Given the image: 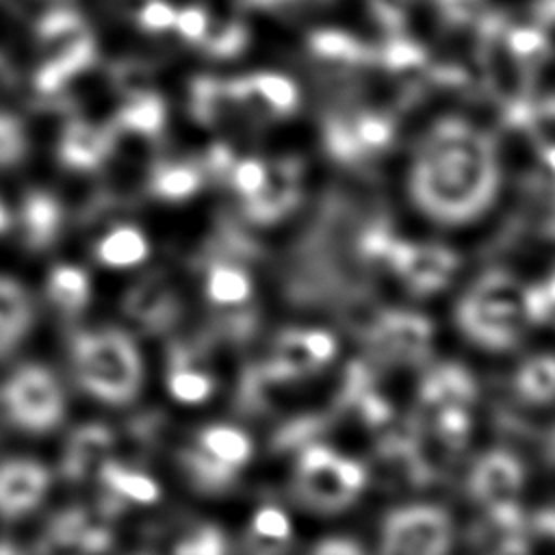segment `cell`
<instances>
[{
    "mask_svg": "<svg viewBox=\"0 0 555 555\" xmlns=\"http://www.w3.org/2000/svg\"><path fill=\"white\" fill-rule=\"evenodd\" d=\"M499 189L492 141L462 119L438 121L423 137L410 167L416 208L442 225L477 219Z\"/></svg>",
    "mask_w": 555,
    "mask_h": 555,
    "instance_id": "obj_1",
    "label": "cell"
},
{
    "mask_svg": "<svg viewBox=\"0 0 555 555\" xmlns=\"http://www.w3.org/2000/svg\"><path fill=\"white\" fill-rule=\"evenodd\" d=\"M455 321L460 332L477 347L509 349L529 323L527 288L505 271H488L457 301Z\"/></svg>",
    "mask_w": 555,
    "mask_h": 555,
    "instance_id": "obj_2",
    "label": "cell"
},
{
    "mask_svg": "<svg viewBox=\"0 0 555 555\" xmlns=\"http://www.w3.org/2000/svg\"><path fill=\"white\" fill-rule=\"evenodd\" d=\"M72 360L78 384L106 403H128L141 388V356L121 330L80 332L72 343Z\"/></svg>",
    "mask_w": 555,
    "mask_h": 555,
    "instance_id": "obj_3",
    "label": "cell"
},
{
    "mask_svg": "<svg viewBox=\"0 0 555 555\" xmlns=\"http://www.w3.org/2000/svg\"><path fill=\"white\" fill-rule=\"evenodd\" d=\"M366 473L360 462L336 451L310 444L297 464V488L301 499L321 512L347 507L364 488Z\"/></svg>",
    "mask_w": 555,
    "mask_h": 555,
    "instance_id": "obj_4",
    "label": "cell"
},
{
    "mask_svg": "<svg viewBox=\"0 0 555 555\" xmlns=\"http://www.w3.org/2000/svg\"><path fill=\"white\" fill-rule=\"evenodd\" d=\"M455 529L451 514L431 503L401 505L379 527V555H449Z\"/></svg>",
    "mask_w": 555,
    "mask_h": 555,
    "instance_id": "obj_5",
    "label": "cell"
},
{
    "mask_svg": "<svg viewBox=\"0 0 555 555\" xmlns=\"http://www.w3.org/2000/svg\"><path fill=\"white\" fill-rule=\"evenodd\" d=\"M0 397L9 418L33 434L54 429L65 412V399L56 377L39 364L17 369L2 386Z\"/></svg>",
    "mask_w": 555,
    "mask_h": 555,
    "instance_id": "obj_6",
    "label": "cell"
},
{
    "mask_svg": "<svg viewBox=\"0 0 555 555\" xmlns=\"http://www.w3.org/2000/svg\"><path fill=\"white\" fill-rule=\"evenodd\" d=\"M525 488V468L520 460L503 449L483 453L468 475L473 499L486 505L499 518L516 514V501Z\"/></svg>",
    "mask_w": 555,
    "mask_h": 555,
    "instance_id": "obj_7",
    "label": "cell"
},
{
    "mask_svg": "<svg viewBox=\"0 0 555 555\" xmlns=\"http://www.w3.org/2000/svg\"><path fill=\"white\" fill-rule=\"evenodd\" d=\"M369 340L379 360L414 364L429 353L431 323L423 314L392 310L375 321Z\"/></svg>",
    "mask_w": 555,
    "mask_h": 555,
    "instance_id": "obj_8",
    "label": "cell"
},
{
    "mask_svg": "<svg viewBox=\"0 0 555 555\" xmlns=\"http://www.w3.org/2000/svg\"><path fill=\"white\" fill-rule=\"evenodd\" d=\"M386 264L414 293H434L451 280L460 260L455 251L438 243L414 245L405 241H395Z\"/></svg>",
    "mask_w": 555,
    "mask_h": 555,
    "instance_id": "obj_9",
    "label": "cell"
},
{
    "mask_svg": "<svg viewBox=\"0 0 555 555\" xmlns=\"http://www.w3.org/2000/svg\"><path fill=\"white\" fill-rule=\"evenodd\" d=\"M336 353V340L325 330H286L278 343L267 375L293 379L319 371Z\"/></svg>",
    "mask_w": 555,
    "mask_h": 555,
    "instance_id": "obj_10",
    "label": "cell"
},
{
    "mask_svg": "<svg viewBox=\"0 0 555 555\" xmlns=\"http://www.w3.org/2000/svg\"><path fill=\"white\" fill-rule=\"evenodd\" d=\"M48 490V473L33 460L0 464V516L17 518L35 509Z\"/></svg>",
    "mask_w": 555,
    "mask_h": 555,
    "instance_id": "obj_11",
    "label": "cell"
},
{
    "mask_svg": "<svg viewBox=\"0 0 555 555\" xmlns=\"http://www.w3.org/2000/svg\"><path fill=\"white\" fill-rule=\"evenodd\" d=\"M126 312L145 330H160L171 323L178 306L171 291L158 278H152L130 291L126 299Z\"/></svg>",
    "mask_w": 555,
    "mask_h": 555,
    "instance_id": "obj_12",
    "label": "cell"
},
{
    "mask_svg": "<svg viewBox=\"0 0 555 555\" xmlns=\"http://www.w3.org/2000/svg\"><path fill=\"white\" fill-rule=\"evenodd\" d=\"M421 399L429 408L468 405L475 399V382L466 369L457 364H442L431 369L421 386Z\"/></svg>",
    "mask_w": 555,
    "mask_h": 555,
    "instance_id": "obj_13",
    "label": "cell"
},
{
    "mask_svg": "<svg viewBox=\"0 0 555 555\" xmlns=\"http://www.w3.org/2000/svg\"><path fill=\"white\" fill-rule=\"evenodd\" d=\"M113 447V436L106 427L100 425H87L76 429V434L69 440L63 466L65 475L69 479L85 477L91 468H102L106 462V455Z\"/></svg>",
    "mask_w": 555,
    "mask_h": 555,
    "instance_id": "obj_14",
    "label": "cell"
},
{
    "mask_svg": "<svg viewBox=\"0 0 555 555\" xmlns=\"http://www.w3.org/2000/svg\"><path fill=\"white\" fill-rule=\"evenodd\" d=\"M30 321L33 306L26 291L15 280L0 275V356L24 338Z\"/></svg>",
    "mask_w": 555,
    "mask_h": 555,
    "instance_id": "obj_15",
    "label": "cell"
},
{
    "mask_svg": "<svg viewBox=\"0 0 555 555\" xmlns=\"http://www.w3.org/2000/svg\"><path fill=\"white\" fill-rule=\"evenodd\" d=\"M516 392L533 405H548L555 401V356L535 353L527 358L516 371Z\"/></svg>",
    "mask_w": 555,
    "mask_h": 555,
    "instance_id": "obj_16",
    "label": "cell"
},
{
    "mask_svg": "<svg viewBox=\"0 0 555 555\" xmlns=\"http://www.w3.org/2000/svg\"><path fill=\"white\" fill-rule=\"evenodd\" d=\"M98 473L115 501H134L147 505L154 503L160 494L158 483L152 477L130 470L121 464H113L106 460Z\"/></svg>",
    "mask_w": 555,
    "mask_h": 555,
    "instance_id": "obj_17",
    "label": "cell"
},
{
    "mask_svg": "<svg viewBox=\"0 0 555 555\" xmlns=\"http://www.w3.org/2000/svg\"><path fill=\"white\" fill-rule=\"evenodd\" d=\"M288 540H291L288 516L273 505L260 507L251 520V533H249L251 555H284Z\"/></svg>",
    "mask_w": 555,
    "mask_h": 555,
    "instance_id": "obj_18",
    "label": "cell"
},
{
    "mask_svg": "<svg viewBox=\"0 0 555 555\" xmlns=\"http://www.w3.org/2000/svg\"><path fill=\"white\" fill-rule=\"evenodd\" d=\"M199 449L217 457L230 468L243 466L251 455V440L236 427L212 425L199 434Z\"/></svg>",
    "mask_w": 555,
    "mask_h": 555,
    "instance_id": "obj_19",
    "label": "cell"
},
{
    "mask_svg": "<svg viewBox=\"0 0 555 555\" xmlns=\"http://www.w3.org/2000/svg\"><path fill=\"white\" fill-rule=\"evenodd\" d=\"M48 295L61 310L80 312L91 297V284L82 269L61 264L48 278Z\"/></svg>",
    "mask_w": 555,
    "mask_h": 555,
    "instance_id": "obj_20",
    "label": "cell"
},
{
    "mask_svg": "<svg viewBox=\"0 0 555 555\" xmlns=\"http://www.w3.org/2000/svg\"><path fill=\"white\" fill-rule=\"evenodd\" d=\"M150 247L137 228H117L98 245V258L108 267H130L145 260Z\"/></svg>",
    "mask_w": 555,
    "mask_h": 555,
    "instance_id": "obj_21",
    "label": "cell"
},
{
    "mask_svg": "<svg viewBox=\"0 0 555 555\" xmlns=\"http://www.w3.org/2000/svg\"><path fill=\"white\" fill-rule=\"evenodd\" d=\"M208 297L215 304H241L249 297L251 282L243 269L230 262H215L208 271Z\"/></svg>",
    "mask_w": 555,
    "mask_h": 555,
    "instance_id": "obj_22",
    "label": "cell"
},
{
    "mask_svg": "<svg viewBox=\"0 0 555 555\" xmlns=\"http://www.w3.org/2000/svg\"><path fill=\"white\" fill-rule=\"evenodd\" d=\"M182 464H184V470L189 473V477L193 479V483L199 486L202 490H221L236 475L234 468L225 466L223 462H219L217 457H212L210 453H206L199 447L184 451Z\"/></svg>",
    "mask_w": 555,
    "mask_h": 555,
    "instance_id": "obj_23",
    "label": "cell"
},
{
    "mask_svg": "<svg viewBox=\"0 0 555 555\" xmlns=\"http://www.w3.org/2000/svg\"><path fill=\"white\" fill-rule=\"evenodd\" d=\"M169 390L178 401L199 403L210 397L212 379L206 373L195 371L189 364L176 360L169 373Z\"/></svg>",
    "mask_w": 555,
    "mask_h": 555,
    "instance_id": "obj_24",
    "label": "cell"
},
{
    "mask_svg": "<svg viewBox=\"0 0 555 555\" xmlns=\"http://www.w3.org/2000/svg\"><path fill=\"white\" fill-rule=\"evenodd\" d=\"M173 555H228V544L217 527L204 525L197 531L184 535L176 544Z\"/></svg>",
    "mask_w": 555,
    "mask_h": 555,
    "instance_id": "obj_25",
    "label": "cell"
},
{
    "mask_svg": "<svg viewBox=\"0 0 555 555\" xmlns=\"http://www.w3.org/2000/svg\"><path fill=\"white\" fill-rule=\"evenodd\" d=\"M56 232V210L46 202H35L26 210V241L33 247H43Z\"/></svg>",
    "mask_w": 555,
    "mask_h": 555,
    "instance_id": "obj_26",
    "label": "cell"
},
{
    "mask_svg": "<svg viewBox=\"0 0 555 555\" xmlns=\"http://www.w3.org/2000/svg\"><path fill=\"white\" fill-rule=\"evenodd\" d=\"M546 46V39L540 30L533 28H516L509 35V48L516 56H535Z\"/></svg>",
    "mask_w": 555,
    "mask_h": 555,
    "instance_id": "obj_27",
    "label": "cell"
},
{
    "mask_svg": "<svg viewBox=\"0 0 555 555\" xmlns=\"http://www.w3.org/2000/svg\"><path fill=\"white\" fill-rule=\"evenodd\" d=\"M195 184H197V180L193 173H189L184 169H173L160 178L158 191L167 197H184L195 189Z\"/></svg>",
    "mask_w": 555,
    "mask_h": 555,
    "instance_id": "obj_28",
    "label": "cell"
},
{
    "mask_svg": "<svg viewBox=\"0 0 555 555\" xmlns=\"http://www.w3.org/2000/svg\"><path fill=\"white\" fill-rule=\"evenodd\" d=\"M312 555H364V551L347 538H327L317 544Z\"/></svg>",
    "mask_w": 555,
    "mask_h": 555,
    "instance_id": "obj_29",
    "label": "cell"
},
{
    "mask_svg": "<svg viewBox=\"0 0 555 555\" xmlns=\"http://www.w3.org/2000/svg\"><path fill=\"white\" fill-rule=\"evenodd\" d=\"M236 182H238V186L245 193H254V191H258L262 186V171L258 167H254V165H245V167L238 169Z\"/></svg>",
    "mask_w": 555,
    "mask_h": 555,
    "instance_id": "obj_30",
    "label": "cell"
},
{
    "mask_svg": "<svg viewBox=\"0 0 555 555\" xmlns=\"http://www.w3.org/2000/svg\"><path fill=\"white\" fill-rule=\"evenodd\" d=\"M440 2H442V9L447 11V15L453 20H466L479 7V0H440Z\"/></svg>",
    "mask_w": 555,
    "mask_h": 555,
    "instance_id": "obj_31",
    "label": "cell"
},
{
    "mask_svg": "<svg viewBox=\"0 0 555 555\" xmlns=\"http://www.w3.org/2000/svg\"><path fill=\"white\" fill-rule=\"evenodd\" d=\"M535 522H538V529H540V531H544L546 535L555 538V507L542 512Z\"/></svg>",
    "mask_w": 555,
    "mask_h": 555,
    "instance_id": "obj_32",
    "label": "cell"
},
{
    "mask_svg": "<svg viewBox=\"0 0 555 555\" xmlns=\"http://www.w3.org/2000/svg\"><path fill=\"white\" fill-rule=\"evenodd\" d=\"M494 555H531V553L520 540H509V542L501 544Z\"/></svg>",
    "mask_w": 555,
    "mask_h": 555,
    "instance_id": "obj_33",
    "label": "cell"
},
{
    "mask_svg": "<svg viewBox=\"0 0 555 555\" xmlns=\"http://www.w3.org/2000/svg\"><path fill=\"white\" fill-rule=\"evenodd\" d=\"M540 15L546 20H555V0H540Z\"/></svg>",
    "mask_w": 555,
    "mask_h": 555,
    "instance_id": "obj_34",
    "label": "cell"
},
{
    "mask_svg": "<svg viewBox=\"0 0 555 555\" xmlns=\"http://www.w3.org/2000/svg\"><path fill=\"white\" fill-rule=\"evenodd\" d=\"M542 156H544V160H546V165H548V169L555 173V145H551V147H546L544 152H542Z\"/></svg>",
    "mask_w": 555,
    "mask_h": 555,
    "instance_id": "obj_35",
    "label": "cell"
},
{
    "mask_svg": "<svg viewBox=\"0 0 555 555\" xmlns=\"http://www.w3.org/2000/svg\"><path fill=\"white\" fill-rule=\"evenodd\" d=\"M0 555H20L11 544H7V542H2L0 544Z\"/></svg>",
    "mask_w": 555,
    "mask_h": 555,
    "instance_id": "obj_36",
    "label": "cell"
},
{
    "mask_svg": "<svg viewBox=\"0 0 555 555\" xmlns=\"http://www.w3.org/2000/svg\"><path fill=\"white\" fill-rule=\"evenodd\" d=\"M548 451H551V457H553V462H555V429H553L551 436H548Z\"/></svg>",
    "mask_w": 555,
    "mask_h": 555,
    "instance_id": "obj_37",
    "label": "cell"
},
{
    "mask_svg": "<svg viewBox=\"0 0 555 555\" xmlns=\"http://www.w3.org/2000/svg\"><path fill=\"white\" fill-rule=\"evenodd\" d=\"M4 225H7V215H4V210L0 208V230H4Z\"/></svg>",
    "mask_w": 555,
    "mask_h": 555,
    "instance_id": "obj_38",
    "label": "cell"
}]
</instances>
